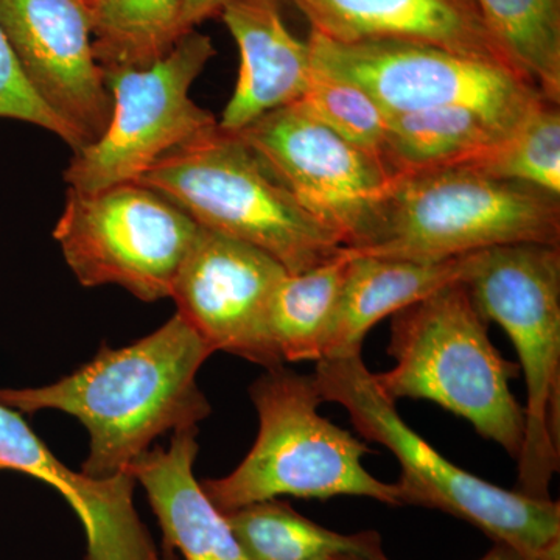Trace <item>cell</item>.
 <instances>
[{
  "mask_svg": "<svg viewBox=\"0 0 560 560\" xmlns=\"http://www.w3.org/2000/svg\"><path fill=\"white\" fill-rule=\"evenodd\" d=\"M212 350L178 312L121 349L103 346L79 371L43 388L0 389L18 412L62 411L90 433L83 474L97 480L128 469L161 434L197 427L210 405L197 374Z\"/></svg>",
  "mask_w": 560,
  "mask_h": 560,
  "instance_id": "1",
  "label": "cell"
},
{
  "mask_svg": "<svg viewBox=\"0 0 560 560\" xmlns=\"http://www.w3.org/2000/svg\"><path fill=\"white\" fill-rule=\"evenodd\" d=\"M313 377L324 401L346 408L364 440L382 444L399 460L401 504L455 515L523 560H560L559 501L500 488L444 458L400 418L361 352L318 361Z\"/></svg>",
  "mask_w": 560,
  "mask_h": 560,
  "instance_id": "2",
  "label": "cell"
},
{
  "mask_svg": "<svg viewBox=\"0 0 560 560\" xmlns=\"http://www.w3.org/2000/svg\"><path fill=\"white\" fill-rule=\"evenodd\" d=\"M388 353L396 366L374 374L386 397L434 401L518 458L525 410L510 383L521 366L490 341L489 319L464 280L394 313Z\"/></svg>",
  "mask_w": 560,
  "mask_h": 560,
  "instance_id": "3",
  "label": "cell"
},
{
  "mask_svg": "<svg viewBox=\"0 0 560 560\" xmlns=\"http://www.w3.org/2000/svg\"><path fill=\"white\" fill-rule=\"evenodd\" d=\"M250 386L259 434L246 458L228 477L202 482L223 514L279 497L327 500L364 497L401 506L397 485L372 477L363 456L370 448L319 415L323 404L313 375L271 368Z\"/></svg>",
  "mask_w": 560,
  "mask_h": 560,
  "instance_id": "4",
  "label": "cell"
},
{
  "mask_svg": "<svg viewBox=\"0 0 560 560\" xmlns=\"http://www.w3.org/2000/svg\"><path fill=\"white\" fill-rule=\"evenodd\" d=\"M136 183L202 230L270 254L290 275L340 256L342 243L294 200L235 132L217 127L161 158Z\"/></svg>",
  "mask_w": 560,
  "mask_h": 560,
  "instance_id": "5",
  "label": "cell"
},
{
  "mask_svg": "<svg viewBox=\"0 0 560 560\" xmlns=\"http://www.w3.org/2000/svg\"><path fill=\"white\" fill-rule=\"evenodd\" d=\"M521 243L560 246V198L455 165L393 178L370 241L342 249L444 260Z\"/></svg>",
  "mask_w": 560,
  "mask_h": 560,
  "instance_id": "6",
  "label": "cell"
},
{
  "mask_svg": "<svg viewBox=\"0 0 560 560\" xmlns=\"http://www.w3.org/2000/svg\"><path fill=\"white\" fill-rule=\"evenodd\" d=\"M482 315L510 335L526 382L517 492L550 500L560 467V246L480 250L464 280Z\"/></svg>",
  "mask_w": 560,
  "mask_h": 560,
  "instance_id": "7",
  "label": "cell"
},
{
  "mask_svg": "<svg viewBox=\"0 0 560 560\" xmlns=\"http://www.w3.org/2000/svg\"><path fill=\"white\" fill-rule=\"evenodd\" d=\"M215 55L212 39L191 31L149 68L103 69L113 116L101 138L73 153L65 171L68 189L92 194L136 183L165 154L215 130L219 120L190 97Z\"/></svg>",
  "mask_w": 560,
  "mask_h": 560,
  "instance_id": "8",
  "label": "cell"
},
{
  "mask_svg": "<svg viewBox=\"0 0 560 560\" xmlns=\"http://www.w3.org/2000/svg\"><path fill=\"white\" fill-rule=\"evenodd\" d=\"M308 44L316 68L357 84L388 114L467 108L510 136L545 101L534 84L508 66L431 44L397 39L342 44L316 33Z\"/></svg>",
  "mask_w": 560,
  "mask_h": 560,
  "instance_id": "9",
  "label": "cell"
},
{
  "mask_svg": "<svg viewBox=\"0 0 560 560\" xmlns=\"http://www.w3.org/2000/svg\"><path fill=\"white\" fill-rule=\"evenodd\" d=\"M198 232L200 226L156 190L124 183L92 194L68 189L54 237L81 285H117L156 302L172 298Z\"/></svg>",
  "mask_w": 560,
  "mask_h": 560,
  "instance_id": "10",
  "label": "cell"
},
{
  "mask_svg": "<svg viewBox=\"0 0 560 560\" xmlns=\"http://www.w3.org/2000/svg\"><path fill=\"white\" fill-rule=\"evenodd\" d=\"M302 208L337 234L342 248L370 241L393 175L312 116L300 102L264 114L235 132Z\"/></svg>",
  "mask_w": 560,
  "mask_h": 560,
  "instance_id": "11",
  "label": "cell"
},
{
  "mask_svg": "<svg viewBox=\"0 0 560 560\" xmlns=\"http://www.w3.org/2000/svg\"><path fill=\"white\" fill-rule=\"evenodd\" d=\"M285 275L270 254L200 228L173 283L172 300L212 352L271 370L282 363L268 341V305Z\"/></svg>",
  "mask_w": 560,
  "mask_h": 560,
  "instance_id": "12",
  "label": "cell"
},
{
  "mask_svg": "<svg viewBox=\"0 0 560 560\" xmlns=\"http://www.w3.org/2000/svg\"><path fill=\"white\" fill-rule=\"evenodd\" d=\"M0 24L33 92L79 136L81 149L101 138L113 97L83 2L0 0Z\"/></svg>",
  "mask_w": 560,
  "mask_h": 560,
  "instance_id": "13",
  "label": "cell"
},
{
  "mask_svg": "<svg viewBox=\"0 0 560 560\" xmlns=\"http://www.w3.org/2000/svg\"><path fill=\"white\" fill-rule=\"evenodd\" d=\"M47 482L69 501L88 537L86 560H161L132 503L135 477H88L68 469L33 433L20 412L0 404V470Z\"/></svg>",
  "mask_w": 560,
  "mask_h": 560,
  "instance_id": "14",
  "label": "cell"
},
{
  "mask_svg": "<svg viewBox=\"0 0 560 560\" xmlns=\"http://www.w3.org/2000/svg\"><path fill=\"white\" fill-rule=\"evenodd\" d=\"M312 33L335 43L397 39L431 44L508 66L475 0H289ZM512 69V68H511ZM514 70V69H512Z\"/></svg>",
  "mask_w": 560,
  "mask_h": 560,
  "instance_id": "15",
  "label": "cell"
},
{
  "mask_svg": "<svg viewBox=\"0 0 560 560\" xmlns=\"http://www.w3.org/2000/svg\"><path fill=\"white\" fill-rule=\"evenodd\" d=\"M220 14L237 43L241 69L219 127L238 132L301 101L312 79V49L287 27L280 0H228Z\"/></svg>",
  "mask_w": 560,
  "mask_h": 560,
  "instance_id": "16",
  "label": "cell"
},
{
  "mask_svg": "<svg viewBox=\"0 0 560 560\" xmlns=\"http://www.w3.org/2000/svg\"><path fill=\"white\" fill-rule=\"evenodd\" d=\"M197 434V427L173 431L171 447L143 453L128 474L145 489L168 551L176 548L186 560H249L195 478Z\"/></svg>",
  "mask_w": 560,
  "mask_h": 560,
  "instance_id": "17",
  "label": "cell"
},
{
  "mask_svg": "<svg viewBox=\"0 0 560 560\" xmlns=\"http://www.w3.org/2000/svg\"><path fill=\"white\" fill-rule=\"evenodd\" d=\"M324 359L361 352L368 331L434 291L469 278L477 253L444 260L350 254Z\"/></svg>",
  "mask_w": 560,
  "mask_h": 560,
  "instance_id": "18",
  "label": "cell"
},
{
  "mask_svg": "<svg viewBox=\"0 0 560 560\" xmlns=\"http://www.w3.org/2000/svg\"><path fill=\"white\" fill-rule=\"evenodd\" d=\"M508 138L481 114L438 108L389 114L381 161L393 178L408 173L469 165Z\"/></svg>",
  "mask_w": 560,
  "mask_h": 560,
  "instance_id": "19",
  "label": "cell"
},
{
  "mask_svg": "<svg viewBox=\"0 0 560 560\" xmlns=\"http://www.w3.org/2000/svg\"><path fill=\"white\" fill-rule=\"evenodd\" d=\"M346 267L341 249L335 259L280 280L267 313L268 341L280 363L324 359Z\"/></svg>",
  "mask_w": 560,
  "mask_h": 560,
  "instance_id": "20",
  "label": "cell"
},
{
  "mask_svg": "<svg viewBox=\"0 0 560 560\" xmlns=\"http://www.w3.org/2000/svg\"><path fill=\"white\" fill-rule=\"evenodd\" d=\"M224 515L249 560H348L382 547L377 533H335L283 501H260Z\"/></svg>",
  "mask_w": 560,
  "mask_h": 560,
  "instance_id": "21",
  "label": "cell"
},
{
  "mask_svg": "<svg viewBox=\"0 0 560 560\" xmlns=\"http://www.w3.org/2000/svg\"><path fill=\"white\" fill-rule=\"evenodd\" d=\"M102 69L149 68L183 38L184 0H81Z\"/></svg>",
  "mask_w": 560,
  "mask_h": 560,
  "instance_id": "22",
  "label": "cell"
},
{
  "mask_svg": "<svg viewBox=\"0 0 560 560\" xmlns=\"http://www.w3.org/2000/svg\"><path fill=\"white\" fill-rule=\"evenodd\" d=\"M508 65L548 101L560 98V0H475Z\"/></svg>",
  "mask_w": 560,
  "mask_h": 560,
  "instance_id": "23",
  "label": "cell"
},
{
  "mask_svg": "<svg viewBox=\"0 0 560 560\" xmlns=\"http://www.w3.org/2000/svg\"><path fill=\"white\" fill-rule=\"evenodd\" d=\"M469 165L493 178L528 184L560 198L559 103L541 101L517 130Z\"/></svg>",
  "mask_w": 560,
  "mask_h": 560,
  "instance_id": "24",
  "label": "cell"
},
{
  "mask_svg": "<svg viewBox=\"0 0 560 560\" xmlns=\"http://www.w3.org/2000/svg\"><path fill=\"white\" fill-rule=\"evenodd\" d=\"M300 103L342 139L381 160L389 114L366 91L313 65Z\"/></svg>",
  "mask_w": 560,
  "mask_h": 560,
  "instance_id": "25",
  "label": "cell"
},
{
  "mask_svg": "<svg viewBox=\"0 0 560 560\" xmlns=\"http://www.w3.org/2000/svg\"><path fill=\"white\" fill-rule=\"evenodd\" d=\"M0 117L36 125L58 136L62 142L68 143L73 153L81 150L79 136L70 130L54 110L44 105L25 80L2 24H0Z\"/></svg>",
  "mask_w": 560,
  "mask_h": 560,
  "instance_id": "26",
  "label": "cell"
},
{
  "mask_svg": "<svg viewBox=\"0 0 560 560\" xmlns=\"http://www.w3.org/2000/svg\"><path fill=\"white\" fill-rule=\"evenodd\" d=\"M228 0H184L180 13V31L184 35L195 31L197 25L209 18L220 14Z\"/></svg>",
  "mask_w": 560,
  "mask_h": 560,
  "instance_id": "27",
  "label": "cell"
},
{
  "mask_svg": "<svg viewBox=\"0 0 560 560\" xmlns=\"http://www.w3.org/2000/svg\"><path fill=\"white\" fill-rule=\"evenodd\" d=\"M348 560H389L386 558L385 552H383L382 547L375 548L370 552H364V555L353 556ZM481 560H523L521 556L517 555L514 550H511L506 545L495 544V547L492 548Z\"/></svg>",
  "mask_w": 560,
  "mask_h": 560,
  "instance_id": "28",
  "label": "cell"
}]
</instances>
